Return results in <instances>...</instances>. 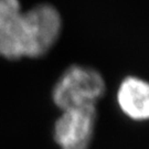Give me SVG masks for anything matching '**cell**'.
<instances>
[{"instance_id": "4", "label": "cell", "mask_w": 149, "mask_h": 149, "mask_svg": "<svg viewBox=\"0 0 149 149\" xmlns=\"http://www.w3.org/2000/svg\"><path fill=\"white\" fill-rule=\"evenodd\" d=\"M118 104L128 117L146 120L149 116V87L145 81L129 76L122 82L117 94Z\"/></svg>"}, {"instance_id": "3", "label": "cell", "mask_w": 149, "mask_h": 149, "mask_svg": "<svg viewBox=\"0 0 149 149\" xmlns=\"http://www.w3.org/2000/svg\"><path fill=\"white\" fill-rule=\"evenodd\" d=\"M96 118V106L63 111L54 125V140L62 149H88Z\"/></svg>"}, {"instance_id": "2", "label": "cell", "mask_w": 149, "mask_h": 149, "mask_svg": "<svg viewBox=\"0 0 149 149\" xmlns=\"http://www.w3.org/2000/svg\"><path fill=\"white\" fill-rule=\"evenodd\" d=\"M105 81L92 68L72 65L63 72L53 87L52 97L62 111L96 106L105 93Z\"/></svg>"}, {"instance_id": "1", "label": "cell", "mask_w": 149, "mask_h": 149, "mask_svg": "<svg viewBox=\"0 0 149 149\" xmlns=\"http://www.w3.org/2000/svg\"><path fill=\"white\" fill-rule=\"evenodd\" d=\"M61 29L62 20L53 6L42 3L22 13L18 0H0V55L6 59L45 55Z\"/></svg>"}]
</instances>
